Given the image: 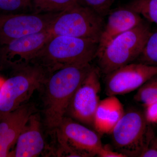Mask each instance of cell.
<instances>
[{
    "mask_svg": "<svg viewBox=\"0 0 157 157\" xmlns=\"http://www.w3.org/2000/svg\"><path fill=\"white\" fill-rule=\"evenodd\" d=\"M98 42L65 36H54L31 63L38 64L50 73L68 66L89 63L97 57Z\"/></svg>",
    "mask_w": 157,
    "mask_h": 157,
    "instance_id": "2",
    "label": "cell"
},
{
    "mask_svg": "<svg viewBox=\"0 0 157 157\" xmlns=\"http://www.w3.org/2000/svg\"><path fill=\"white\" fill-rule=\"evenodd\" d=\"M36 112L32 104H24L13 111L3 113L0 121V136L10 147L16 143L31 116Z\"/></svg>",
    "mask_w": 157,
    "mask_h": 157,
    "instance_id": "14",
    "label": "cell"
},
{
    "mask_svg": "<svg viewBox=\"0 0 157 157\" xmlns=\"http://www.w3.org/2000/svg\"><path fill=\"white\" fill-rule=\"evenodd\" d=\"M60 13L0 14V45L47 29Z\"/></svg>",
    "mask_w": 157,
    "mask_h": 157,
    "instance_id": "9",
    "label": "cell"
},
{
    "mask_svg": "<svg viewBox=\"0 0 157 157\" xmlns=\"http://www.w3.org/2000/svg\"><path fill=\"white\" fill-rule=\"evenodd\" d=\"M100 70L93 66L70 101L67 113L70 117L88 125L93 126L101 91Z\"/></svg>",
    "mask_w": 157,
    "mask_h": 157,
    "instance_id": "8",
    "label": "cell"
},
{
    "mask_svg": "<svg viewBox=\"0 0 157 157\" xmlns=\"http://www.w3.org/2000/svg\"><path fill=\"white\" fill-rule=\"evenodd\" d=\"M157 75V66L139 63L125 65L107 75L106 94L116 96L128 94Z\"/></svg>",
    "mask_w": 157,
    "mask_h": 157,
    "instance_id": "10",
    "label": "cell"
},
{
    "mask_svg": "<svg viewBox=\"0 0 157 157\" xmlns=\"http://www.w3.org/2000/svg\"><path fill=\"white\" fill-rule=\"evenodd\" d=\"M137 63L157 67V29L151 32Z\"/></svg>",
    "mask_w": 157,
    "mask_h": 157,
    "instance_id": "18",
    "label": "cell"
},
{
    "mask_svg": "<svg viewBox=\"0 0 157 157\" xmlns=\"http://www.w3.org/2000/svg\"><path fill=\"white\" fill-rule=\"evenodd\" d=\"M151 32L143 22L114 38L98 57L100 71L107 75L136 60Z\"/></svg>",
    "mask_w": 157,
    "mask_h": 157,
    "instance_id": "4",
    "label": "cell"
},
{
    "mask_svg": "<svg viewBox=\"0 0 157 157\" xmlns=\"http://www.w3.org/2000/svg\"><path fill=\"white\" fill-rule=\"evenodd\" d=\"M124 113L123 104L117 97L108 96L99 102L94 116L93 126L101 134H111Z\"/></svg>",
    "mask_w": 157,
    "mask_h": 157,
    "instance_id": "15",
    "label": "cell"
},
{
    "mask_svg": "<svg viewBox=\"0 0 157 157\" xmlns=\"http://www.w3.org/2000/svg\"><path fill=\"white\" fill-rule=\"evenodd\" d=\"M81 0H33L32 13L36 14L60 13L80 4Z\"/></svg>",
    "mask_w": 157,
    "mask_h": 157,
    "instance_id": "16",
    "label": "cell"
},
{
    "mask_svg": "<svg viewBox=\"0 0 157 157\" xmlns=\"http://www.w3.org/2000/svg\"><path fill=\"white\" fill-rule=\"evenodd\" d=\"M33 0H0V9L3 11H17L29 9L32 11Z\"/></svg>",
    "mask_w": 157,
    "mask_h": 157,
    "instance_id": "20",
    "label": "cell"
},
{
    "mask_svg": "<svg viewBox=\"0 0 157 157\" xmlns=\"http://www.w3.org/2000/svg\"><path fill=\"white\" fill-rule=\"evenodd\" d=\"M146 111L144 115L148 122L157 123V103H154L145 106Z\"/></svg>",
    "mask_w": 157,
    "mask_h": 157,
    "instance_id": "22",
    "label": "cell"
},
{
    "mask_svg": "<svg viewBox=\"0 0 157 157\" xmlns=\"http://www.w3.org/2000/svg\"><path fill=\"white\" fill-rule=\"evenodd\" d=\"M10 147L0 136V157H6L9 155Z\"/></svg>",
    "mask_w": 157,
    "mask_h": 157,
    "instance_id": "24",
    "label": "cell"
},
{
    "mask_svg": "<svg viewBox=\"0 0 157 157\" xmlns=\"http://www.w3.org/2000/svg\"><path fill=\"white\" fill-rule=\"evenodd\" d=\"M125 7L157 26V0H133Z\"/></svg>",
    "mask_w": 157,
    "mask_h": 157,
    "instance_id": "17",
    "label": "cell"
},
{
    "mask_svg": "<svg viewBox=\"0 0 157 157\" xmlns=\"http://www.w3.org/2000/svg\"><path fill=\"white\" fill-rule=\"evenodd\" d=\"M147 122L138 110L124 112L111 133L115 147L127 157L140 156L146 147Z\"/></svg>",
    "mask_w": 157,
    "mask_h": 157,
    "instance_id": "7",
    "label": "cell"
},
{
    "mask_svg": "<svg viewBox=\"0 0 157 157\" xmlns=\"http://www.w3.org/2000/svg\"><path fill=\"white\" fill-rule=\"evenodd\" d=\"M104 24L103 16L82 4L61 12L48 29L53 36H68L99 43Z\"/></svg>",
    "mask_w": 157,
    "mask_h": 157,
    "instance_id": "5",
    "label": "cell"
},
{
    "mask_svg": "<svg viewBox=\"0 0 157 157\" xmlns=\"http://www.w3.org/2000/svg\"><path fill=\"white\" fill-rule=\"evenodd\" d=\"M98 155L101 157H125V155L120 152L113 151L110 148L103 147L98 153Z\"/></svg>",
    "mask_w": 157,
    "mask_h": 157,
    "instance_id": "23",
    "label": "cell"
},
{
    "mask_svg": "<svg viewBox=\"0 0 157 157\" xmlns=\"http://www.w3.org/2000/svg\"><path fill=\"white\" fill-rule=\"evenodd\" d=\"M5 81V80L4 78L0 77V91H1V89H2V86L3 83H4Z\"/></svg>",
    "mask_w": 157,
    "mask_h": 157,
    "instance_id": "25",
    "label": "cell"
},
{
    "mask_svg": "<svg viewBox=\"0 0 157 157\" xmlns=\"http://www.w3.org/2000/svg\"><path fill=\"white\" fill-rule=\"evenodd\" d=\"M16 143L13 156L35 157L41 154L45 143L39 114L36 112L31 116Z\"/></svg>",
    "mask_w": 157,
    "mask_h": 157,
    "instance_id": "13",
    "label": "cell"
},
{
    "mask_svg": "<svg viewBox=\"0 0 157 157\" xmlns=\"http://www.w3.org/2000/svg\"><path fill=\"white\" fill-rule=\"evenodd\" d=\"M92 67L90 63L73 65L49 75L44 85V121L47 128L56 131L59 126L74 93Z\"/></svg>",
    "mask_w": 157,
    "mask_h": 157,
    "instance_id": "1",
    "label": "cell"
},
{
    "mask_svg": "<svg viewBox=\"0 0 157 157\" xmlns=\"http://www.w3.org/2000/svg\"><path fill=\"white\" fill-rule=\"evenodd\" d=\"M16 69L17 73L5 80L0 91V111L3 113L25 104L35 91L44 86L51 74L42 66L34 63Z\"/></svg>",
    "mask_w": 157,
    "mask_h": 157,
    "instance_id": "3",
    "label": "cell"
},
{
    "mask_svg": "<svg viewBox=\"0 0 157 157\" xmlns=\"http://www.w3.org/2000/svg\"><path fill=\"white\" fill-rule=\"evenodd\" d=\"M134 99L145 106L157 103V75L138 89Z\"/></svg>",
    "mask_w": 157,
    "mask_h": 157,
    "instance_id": "19",
    "label": "cell"
},
{
    "mask_svg": "<svg viewBox=\"0 0 157 157\" xmlns=\"http://www.w3.org/2000/svg\"><path fill=\"white\" fill-rule=\"evenodd\" d=\"M52 36L47 29L13 40L0 49L1 59L15 69L29 64Z\"/></svg>",
    "mask_w": 157,
    "mask_h": 157,
    "instance_id": "11",
    "label": "cell"
},
{
    "mask_svg": "<svg viewBox=\"0 0 157 157\" xmlns=\"http://www.w3.org/2000/svg\"><path fill=\"white\" fill-rule=\"evenodd\" d=\"M84 4L104 17L109 13L113 0H81Z\"/></svg>",
    "mask_w": 157,
    "mask_h": 157,
    "instance_id": "21",
    "label": "cell"
},
{
    "mask_svg": "<svg viewBox=\"0 0 157 157\" xmlns=\"http://www.w3.org/2000/svg\"><path fill=\"white\" fill-rule=\"evenodd\" d=\"M56 131L59 143L69 157L98 155L104 147L96 132L70 117H65Z\"/></svg>",
    "mask_w": 157,
    "mask_h": 157,
    "instance_id": "6",
    "label": "cell"
},
{
    "mask_svg": "<svg viewBox=\"0 0 157 157\" xmlns=\"http://www.w3.org/2000/svg\"><path fill=\"white\" fill-rule=\"evenodd\" d=\"M143 22L140 14L126 7L109 13L99 39L97 57L114 38Z\"/></svg>",
    "mask_w": 157,
    "mask_h": 157,
    "instance_id": "12",
    "label": "cell"
}]
</instances>
